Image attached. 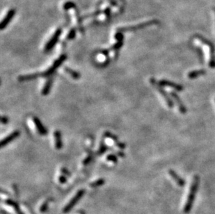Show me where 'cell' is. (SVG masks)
<instances>
[{"label":"cell","mask_w":215,"mask_h":214,"mask_svg":"<svg viewBox=\"0 0 215 214\" xmlns=\"http://www.w3.org/2000/svg\"><path fill=\"white\" fill-rule=\"evenodd\" d=\"M107 160H109V161L116 163L118 161V158L114 154H109L107 157Z\"/></svg>","instance_id":"obj_19"},{"label":"cell","mask_w":215,"mask_h":214,"mask_svg":"<svg viewBox=\"0 0 215 214\" xmlns=\"http://www.w3.org/2000/svg\"><path fill=\"white\" fill-rule=\"evenodd\" d=\"M205 74V70L204 69H197V70H193L192 72H189L187 74V77L189 79H194L197 78V77L204 75Z\"/></svg>","instance_id":"obj_15"},{"label":"cell","mask_w":215,"mask_h":214,"mask_svg":"<svg viewBox=\"0 0 215 214\" xmlns=\"http://www.w3.org/2000/svg\"><path fill=\"white\" fill-rule=\"evenodd\" d=\"M20 135V132L19 131H15L13 133H10L8 136H6V138H4L3 140L1 142V147L2 148H4L6 145H7L8 144H9L10 143H11L12 141H13L17 138H18Z\"/></svg>","instance_id":"obj_9"},{"label":"cell","mask_w":215,"mask_h":214,"mask_svg":"<svg viewBox=\"0 0 215 214\" xmlns=\"http://www.w3.org/2000/svg\"><path fill=\"white\" fill-rule=\"evenodd\" d=\"M198 184H199V177H198V176H193L192 185H191V187H190L189 193L188 195L186 204L185 206L184 211L185 213H188L189 211H190L191 208L192 207L193 200H194L195 195H196V193H197V191L198 189Z\"/></svg>","instance_id":"obj_1"},{"label":"cell","mask_w":215,"mask_h":214,"mask_svg":"<svg viewBox=\"0 0 215 214\" xmlns=\"http://www.w3.org/2000/svg\"><path fill=\"white\" fill-rule=\"evenodd\" d=\"M107 149H108V148H107V146L106 145H104V143H102L101 145H100V149H99V150L98 152V154L99 155L103 154L104 153V152H107Z\"/></svg>","instance_id":"obj_18"},{"label":"cell","mask_w":215,"mask_h":214,"mask_svg":"<svg viewBox=\"0 0 215 214\" xmlns=\"http://www.w3.org/2000/svg\"><path fill=\"white\" fill-rule=\"evenodd\" d=\"M61 33H62V30H61V29H58L57 30L55 31V33L54 34L52 38H50V41L47 42L46 45H45V52H49V51L53 49L55 45L57 43V42L59 41V39L60 38Z\"/></svg>","instance_id":"obj_5"},{"label":"cell","mask_w":215,"mask_h":214,"mask_svg":"<svg viewBox=\"0 0 215 214\" xmlns=\"http://www.w3.org/2000/svg\"><path fill=\"white\" fill-rule=\"evenodd\" d=\"M64 69H65L66 73H68L71 77H72L74 79H79L80 77H81V74H80L79 73H78V72L74 70V69L68 68V67H66V68H64Z\"/></svg>","instance_id":"obj_16"},{"label":"cell","mask_w":215,"mask_h":214,"mask_svg":"<svg viewBox=\"0 0 215 214\" xmlns=\"http://www.w3.org/2000/svg\"><path fill=\"white\" fill-rule=\"evenodd\" d=\"M32 120H33L35 127H36L39 134H41V136H46L48 132L47 129V128L43 125V123L41 120H40V119L38 118L37 117H33Z\"/></svg>","instance_id":"obj_6"},{"label":"cell","mask_w":215,"mask_h":214,"mask_svg":"<svg viewBox=\"0 0 215 214\" xmlns=\"http://www.w3.org/2000/svg\"><path fill=\"white\" fill-rule=\"evenodd\" d=\"M1 122L3 125H6L9 122V117L6 116H2L1 119Z\"/></svg>","instance_id":"obj_23"},{"label":"cell","mask_w":215,"mask_h":214,"mask_svg":"<svg viewBox=\"0 0 215 214\" xmlns=\"http://www.w3.org/2000/svg\"><path fill=\"white\" fill-rule=\"evenodd\" d=\"M214 13H215V10H214Z\"/></svg>","instance_id":"obj_28"},{"label":"cell","mask_w":215,"mask_h":214,"mask_svg":"<svg viewBox=\"0 0 215 214\" xmlns=\"http://www.w3.org/2000/svg\"><path fill=\"white\" fill-rule=\"evenodd\" d=\"M66 58H67V56L66 54L61 55L60 57L53 63L52 66H51L50 68H48L46 71L44 72V73H39V76L43 77H47L51 76L52 74L55 73V72L57 69L58 68H59V67L62 65L64 61L66 60Z\"/></svg>","instance_id":"obj_3"},{"label":"cell","mask_w":215,"mask_h":214,"mask_svg":"<svg viewBox=\"0 0 215 214\" xmlns=\"http://www.w3.org/2000/svg\"><path fill=\"white\" fill-rule=\"evenodd\" d=\"M76 36V31L75 29H72V30L70 31V32L68 34V36H67V38L68 40H72L75 38V37Z\"/></svg>","instance_id":"obj_20"},{"label":"cell","mask_w":215,"mask_h":214,"mask_svg":"<svg viewBox=\"0 0 215 214\" xmlns=\"http://www.w3.org/2000/svg\"><path fill=\"white\" fill-rule=\"evenodd\" d=\"M196 41L198 42V43H200L201 45H203L204 49L206 50V52H208V55L209 57L208 60V64L209 66L212 68H215V58H214V49L213 47V45H212L211 42H209L208 41L204 39L202 37L197 36L196 38Z\"/></svg>","instance_id":"obj_2"},{"label":"cell","mask_w":215,"mask_h":214,"mask_svg":"<svg viewBox=\"0 0 215 214\" xmlns=\"http://www.w3.org/2000/svg\"><path fill=\"white\" fill-rule=\"evenodd\" d=\"M158 84L162 87L166 86V87L173 88L174 90H177V91H182V90L184 89V87L181 84H176V83L171 82L170 81H167V80H161V81L158 82Z\"/></svg>","instance_id":"obj_8"},{"label":"cell","mask_w":215,"mask_h":214,"mask_svg":"<svg viewBox=\"0 0 215 214\" xmlns=\"http://www.w3.org/2000/svg\"><path fill=\"white\" fill-rule=\"evenodd\" d=\"M118 155H119V156H120V157H125V154L123 153V152H118Z\"/></svg>","instance_id":"obj_27"},{"label":"cell","mask_w":215,"mask_h":214,"mask_svg":"<svg viewBox=\"0 0 215 214\" xmlns=\"http://www.w3.org/2000/svg\"><path fill=\"white\" fill-rule=\"evenodd\" d=\"M115 38H116V39L117 40V41H123V35H122L121 34H116Z\"/></svg>","instance_id":"obj_25"},{"label":"cell","mask_w":215,"mask_h":214,"mask_svg":"<svg viewBox=\"0 0 215 214\" xmlns=\"http://www.w3.org/2000/svg\"><path fill=\"white\" fill-rule=\"evenodd\" d=\"M104 136L107 138H111L112 140H113L115 142H119V139H118V137L116 136H115L114 134H113V133H112L111 132H106L105 133H104Z\"/></svg>","instance_id":"obj_17"},{"label":"cell","mask_w":215,"mask_h":214,"mask_svg":"<svg viewBox=\"0 0 215 214\" xmlns=\"http://www.w3.org/2000/svg\"><path fill=\"white\" fill-rule=\"evenodd\" d=\"M91 159H92V157H91V156H88V157H87V158H86V159L84 160V161H83V164H84V165L88 164V163H89V162L91 161Z\"/></svg>","instance_id":"obj_26"},{"label":"cell","mask_w":215,"mask_h":214,"mask_svg":"<svg viewBox=\"0 0 215 214\" xmlns=\"http://www.w3.org/2000/svg\"><path fill=\"white\" fill-rule=\"evenodd\" d=\"M54 137L55 140V148L57 149H61L63 148L62 136L59 131H56L54 133Z\"/></svg>","instance_id":"obj_12"},{"label":"cell","mask_w":215,"mask_h":214,"mask_svg":"<svg viewBox=\"0 0 215 214\" xmlns=\"http://www.w3.org/2000/svg\"><path fill=\"white\" fill-rule=\"evenodd\" d=\"M15 14V10L14 9H10L9 11L7 13L6 15L5 16V18L1 22V24H0V29H1V30H4V29L6 27L10 21L13 20Z\"/></svg>","instance_id":"obj_7"},{"label":"cell","mask_w":215,"mask_h":214,"mask_svg":"<svg viewBox=\"0 0 215 214\" xmlns=\"http://www.w3.org/2000/svg\"><path fill=\"white\" fill-rule=\"evenodd\" d=\"M170 95H171V97H173L174 101L176 102L177 105H178L180 112H181L182 114H185V113H186V112H187L186 107H185L184 104H182L181 100V99H180V97H178V96L177 95L176 93H174V92H171Z\"/></svg>","instance_id":"obj_10"},{"label":"cell","mask_w":215,"mask_h":214,"mask_svg":"<svg viewBox=\"0 0 215 214\" xmlns=\"http://www.w3.org/2000/svg\"><path fill=\"white\" fill-rule=\"evenodd\" d=\"M123 41H118L114 45V46L112 47V50H119L120 48L123 46Z\"/></svg>","instance_id":"obj_22"},{"label":"cell","mask_w":215,"mask_h":214,"mask_svg":"<svg viewBox=\"0 0 215 214\" xmlns=\"http://www.w3.org/2000/svg\"><path fill=\"white\" fill-rule=\"evenodd\" d=\"M39 77H40L39 73H34V74H26V75H22L18 77V81L21 82L29 81H31V80L36 79Z\"/></svg>","instance_id":"obj_13"},{"label":"cell","mask_w":215,"mask_h":214,"mask_svg":"<svg viewBox=\"0 0 215 214\" xmlns=\"http://www.w3.org/2000/svg\"><path fill=\"white\" fill-rule=\"evenodd\" d=\"M116 145L119 148H120V149H123L125 148V144L121 143V142H117L116 143Z\"/></svg>","instance_id":"obj_24"},{"label":"cell","mask_w":215,"mask_h":214,"mask_svg":"<svg viewBox=\"0 0 215 214\" xmlns=\"http://www.w3.org/2000/svg\"><path fill=\"white\" fill-rule=\"evenodd\" d=\"M150 82L151 83V84L155 88V89L157 90V91L160 93V94L162 96L164 100H165V102L167 104L169 108H172L173 106V102L172 101L170 97H168L167 93L165 92V90H164L162 86H161V85L158 84V82H157V81L153 78H151L150 79Z\"/></svg>","instance_id":"obj_4"},{"label":"cell","mask_w":215,"mask_h":214,"mask_svg":"<svg viewBox=\"0 0 215 214\" xmlns=\"http://www.w3.org/2000/svg\"><path fill=\"white\" fill-rule=\"evenodd\" d=\"M53 81H54L53 78H50L46 81L43 88V90H42V95H43L45 96V95L49 94V93L50 92V90H51V88H52V87Z\"/></svg>","instance_id":"obj_14"},{"label":"cell","mask_w":215,"mask_h":214,"mask_svg":"<svg viewBox=\"0 0 215 214\" xmlns=\"http://www.w3.org/2000/svg\"><path fill=\"white\" fill-rule=\"evenodd\" d=\"M74 7H75V4L73 3V2H66V3L64 4L63 9L65 10H68V9H72V8H74Z\"/></svg>","instance_id":"obj_21"},{"label":"cell","mask_w":215,"mask_h":214,"mask_svg":"<svg viewBox=\"0 0 215 214\" xmlns=\"http://www.w3.org/2000/svg\"><path fill=\"white\" fill-rule=\"evenodd\" d=\"M168 174H169V175L171 176V178L175 181V182L178 184L179 186L182 187V186H185V180H182L181 176L178 175V174L175 172L174 170H170L168 171Z\"/></svg>","instance_id":"obj_11"}]
</instances>
